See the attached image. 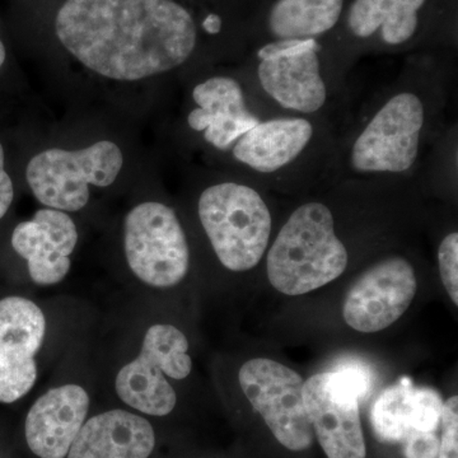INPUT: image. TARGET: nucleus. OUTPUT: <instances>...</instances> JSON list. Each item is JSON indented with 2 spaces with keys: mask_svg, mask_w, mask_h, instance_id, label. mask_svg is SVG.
I'll use <instances>...</instances> for the list:
<instances>
[{
  "mask_svg": "<svg viewBox=\"0 0 458 458\" xmlns=\"http://www.w3.org/2000/svg\"><path fill=\"white\" fill-rule=\"evenodd\" d=\"M457 50L403 56L393 80L349 106L336 144L335 180L417 182L448 140Z\"/></svg>",
  "mask_w": 458,
  "mask_h": 458,
  "instance_id": "nucleus-1",
  "label": "nucleus"
},
{
  "mask_svg": "<svg viewBox=\"0 0 458 458\" xmlns=\"http://www.w3.org/2000/svg\"><path fill=\"white\" fill-rule=\"evenodd\" d=\"M227 18H198L177 0H66L55 32L90 71L116 81H140L188 64L200 32L219 38Z\"/></svg>",
  "mask_w": 458,
  "mask_h": 458,
  "instance_id": "nucleus-2",
  "label": "nucleus"
},
{
  "mask_svg": "<svg viewBox=\"0 0 458 458\" xmlns=\"http://www.w3.org/2000/svg\"><path fill=\"white\" fill-rule=\"evenodd\" d=\"M245 53L242 77L267 107L328 120L340 129L352 96L335 42H264L250 45Z\"/></svg>",
  "mask_w": 458,
  "mask_h": 458,
  "instance_id": "nucleus-3",
  "label": "nucleus"
},
{
  "mask_svg": "<svg viewBox=\"0 0 458 458\" xmlns=\"http://www.w3.org/2000/svg\"><path fill=\"white\" fill-rule=\"evenodd\" d=\"M458 0H351L336 47L351 75L361 57L457 50Z\"/></svg>",
  "mask_w": 458,
  "mask_h": 458,
  "instance_id": "nucleus-4",
  "label": "nucleus"
},
{
  "mask_svg": "<svg viewBox=\"0 0 458 458\" xmlns=\"http://www.w3.org/2000/svg\"><path fill=\"white\" fill-rule=\"evenodd\" d=\"M330 201L309 199L294 208L267 250L270 284L285 295H303L342 276L351 251Z\"/></svg>",
  "mask_w": 458,
  "mask_h": 458,
  "instance_id": "nucleus-5",
  "label": "nucleus"
},
{
  "mask_svg": "<svg viewBox=\"0 0 458 458\" xmlns=\"http://www.w3.org/2000/svg\"><path fill=\"white\" fill-rule=\"evenodd\" d=\"M267 189L249 179L225 180L205 188L198 216L214 254L225 269H254L273 242L274 216Z\"/></svg>",
  "mask_w": 458,
  "mask_h": 458,
  "instance_id": "nucleus-6",
  "label": "nucleus"
},
{
  "mask_svg": "<svg viewBox=\"0 0 458 458\" xmlns=\"http://www.w3.org/2000/svg\"><path fill=\"white\" fill-rule=\"evenodd\" d=\"M370 386V373L360 364H345L304 382L307 417L327 458H366L360 403Z\"/></svg>",
  "mask_w": 458,
  "mask_h": 458,
  "instance_id": "nucleus-7",
  "label": "nucleus"
},
{
  "mask_svg": "<svg viewBox=\"0 0 458 458\" xmlns=\"http://www.w3.org/2000/svg\"><path fill=\"white\" fill-rule=\"evenodd\" d=\"M123 164L120 148L101 140L81 150L47 149L27 165V182L40 203L62 212H78L89 200V185L107 188Z\"/></svg>",
  "mask_w": 458,
  "mask_h": 458,
  "instance_id": "nucleus-8",
  "label": "nucleus"
},
{
  "mask_svg": "<svg viewBox=\"0 0 458 458\" xmlns=\"http://www.w3.org/2000/svg\"><path fill=\"white\" fill-rule=\"evenodd\" d=\"M123 249L132 273L148 285L170 288L188 274V238L168 205L157 201L137 205L126 216Z\"/></svg>",
  "mask_w": 458,
  "mask_h": 458,
  "instance_id": "nucleus-9",
  "label": "nucleus"
},
{
  "mask_svg": "<svg viewBox=\"0 0 458 458\" xmlns=\"http://www.w3.org/2000/svg\"><path fill=\"white\" fill-rule=\"evenodd\" d=\"M238 381L280 445L294 452L311 447L313 429L304 408L302 377L278 361L255 358L241 367Z\"/></svg>",
  "mask_w": 458,
  "mask_h": 458,
  "instance_id": "nucleus-10",
  "label": "nucleus"
},
{
  "mask_svg": "<svg viewBox=\"0 0 458 458\" xmlns=\"http://www.w3.org/2000/svg\"><path fill=\"white\" fill-rule=\"evenodd\" d=\"M417 288L414 265L403 256H387L355 280L344 302V319L360 333H378L406 312Z\"/></svg>",
  "mask_w": 458,
  "mask_h": 458,
  "instance_id": "nucleus-11",
  "label": "nucleus"
},
{
  "mask_svg": "<svg viewBox=\"0 0 458 458\" xmlns=\"http://www.w3.org/2000/svg\"><path fill=\"white\" fill-rule=\"evenodd\" d=\"M194 107L186 114L190 131L200 134L204 143L225 155L240 137L262 101L242 75L216 74L195 84Z\"/></svg>",
  "mask_w": 458,
  "mask_h": 458,
  "instance_id": "nucleus-12",
  "label": "nucleus"
},
{
  "mask_svg": "<svg viewBox=\"0 0 458 458\" xmlns=\"http://www.w3.org/2000/svg\"><path fill=\"white\" fill-rule=\"evenodd\" d=\"M45 330L44 313L31 301L22 297L0 301V403L20 400L35 385V355Z\"/></svg>",
  "mask_w": 458,
  "mask_h": 458,
  "instance_id": "nucleus-13",
  "label": "nucleus"
},
{
  "mask_svg": "<svg viewBox=\"0 0 458 458\" xmlns=\"http://www.w3.org/2000/svg\"><path fill=\"white\" fill-rule=\"evenodd\" d=\"M349 3L351 0H258L247 23L246 47L280 41L336 44Z\"/></svg>",
  "mask_w": 458,
  "mask_h": 458,
  "instance_id": "nucleus-14",
  "label": "nucleus"
},
{
  "mask_svg": "<svg viewBox=\"0 0 458 458\" xmlns=\"http://www.w3.org/2000/svg\"><path fill=\"white\" fill-rule=\"evenodd\" d=\"M75 223L62 210H38L31 221L14 228L12 246L29 265L36 284L54 285L62 282L71 269V255L77 246Z\"/></svg>",
  "mask_w": 458,
  "mask_h": 458,
  "instance_id": "nucleus-15",
  "label": "nucleus"
},
{
  "mask_svg": "<svg viewBox=\"0 0 458 458\" xmlns=\"http://www.w3.org/2000/svg\"><path fill=\"white\" fill-rule=\"evenodd\" d=\"M89 396L78 385L53 388L33 403L26 418V441L40 458H64L83 427Z\"/></svg>",
  "mask_w": 458,
  "mask_h": 458,
  "instance_id": "nucleus-16",
  "label": "nucleus"
},
{
  "mask_svg": "<svg viewBox=\"0 0 458 458\" xmlns=\"http://www.w3.org/2000/svg\"><path fill=\"white\" fill-rule=\"evenodd\" d=\"M155 445V430L147 419L111 410L83 424L68 458H148Z\"/></svg>",
  "mask_w": 458,
  "mask_h": 458,
  "instance_id": "nucleus-17",
  "label": "nucleus"
},
{
  "mask_svg": "<svg viewBox=\"0 0 458 458\" xmlns=\"http://www.w3.org/2000/svg\"><path fill=\"white\" fill-rule=\"evenodd\" d=\"M114 388L123 403L153 417H165L176 406V393L165 379L164 366L144 349L123 367Z\"/></svg>",
  "mask_w": 458,
  "mask_h": 458,
  "instance_id": "nucleus-18",
  "label": "nucleus"
},
{
  "mask_svg": "<svg viewBox=\"0 0 458 458\" xmlns=\"http://www.w3.org/2000/svg\"><path fill=\"white\" fill-rule=\"evenodd\" d=\"M411 379L403 377L390 386L373 403L370 423L377 439L384 443H403L411 432Z\"/></svg>",
  "mask_w": 458,
  "mask_h": 458,
  "instance_id": "nucleus-19",
  "label": "nucleus"
},
{
  "mask_svg": "<svg viewBox=\"0 0 458 458\" xmlns=\"http://www.w3.org/2000/svg\"><path fill=\"white\" fill-rule=\"evenodd\" d=\"M164 366L165 376L174 379L189 377L192 369L186 336L172 325H153L144 336L143 346Z\"/></svg>",
  "mask_w": 458,
  "mask_h": 458,
  "instance_id": "nucleus-20",
  "label": "nucleus"
},
{
  "mask_svg": "<svg viewBox=\"0 0 458 458\" xmlns=\"http://www.w3.org/2000/svg\"><path fill=\"white\" fill-rule=\"evenodd\" d=\"M443 400L432 388L414 387L411 394V429L437 432L441 426Z\"/></svg>",
  "mask_w": 458,
  "mask_h": 458,
  "instance_id": "nucleus-21",
  "label": "nucleus"
},
{
  "mask_svg": "<svg viewBox=\"0 0 458 458\" xmlns=\"http://www.w3.org/2000/svg\"><path fill=\"white\" fill-rule=\"evenodd\" d=\"M438 267L443 285L452 300L458 304V233L450 232L442 238L438 247Z\"/></svg>",
  "mask_w": 458,
  "mask_h": 458,
  "instance_id": "nucleus-22",
  "label": "nucleus"
},
{
  "mask_svg": "<svg viewBox=\"0 0 458 458\" xmlns=\"http://www.w3.org/2000/svg\"><path fill=\"white\" fill-rule=\"evenodd\" d=\"M442 438L437 458H458V397L452 396L443 403Z\"/></svg>",
  "mask_w": 458,
  "mask_h": 458,
  "instance_id": "nucleus-23",
  "label": "nucleus"
},
{
  "mask_svg": "<svg viewBox=\"0 0 458 458\" xmlns=\"http://www.w3.org/2000/svg\"><path fill=\"white\" fill-rule=\"evenodd\" d=\"M403 443L405 445L403 454L406 458H437L441 438L437 432L412 429Z\"/></svg>",
  "mask_w": 458,
  "mask_h": 458,
  "instance_id": "nucleus-24",
  "label": "nucleus"
},
{
  "mask_svg": "<svg viewBox=\"0 0 458 458\" xmlns=\"http://www.w3.org/2000/svg\"><path fill=\"white\" fill-rule=\"evenodd\" d=\"M13 197V182L4 170V150L0 144V219L8 212Z\"/></svg>",
  "mask_w": 458,
  "mask_h": 458,
  "instance_id": "nucleus-25",
  "label": "nucleus"
},
{
  "mask_svg": "<svg viewBox=\"0 0 458 458\" xmlns=\"http://www.w3.org/2000/svg\"><path fill=\"white\" fill-rule=\"evenodd\" d=\"M5 60V47L4 45H3V42L0 41V66L3 65V63H4Z\"/></svg>",
  "mask_w": 458,
  "mask_h": 458,
  "instance_id": "nucleus-26",
  "label": "nucleus"
}]
</instances>
